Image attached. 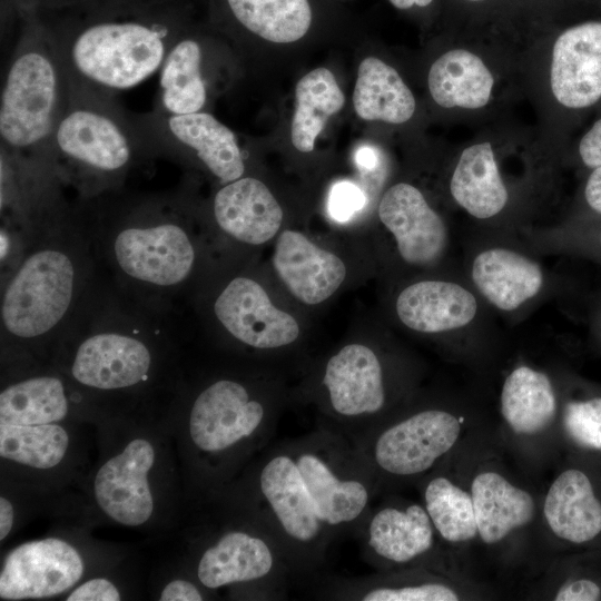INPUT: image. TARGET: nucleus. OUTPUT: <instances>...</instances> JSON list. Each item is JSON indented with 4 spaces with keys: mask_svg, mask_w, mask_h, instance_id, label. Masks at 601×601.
I'll use <instances>...</instances> for the list:
<instances>
[{
    "mask_svg": "<svg viewBox=\"0 0 601 601\" xmlns=\"http://www.w3.org/2000/svg\"><path fill=\"white\" fill-rule=\"evenodd\" d=\"M213 314L229 336L255 349L285 347L299 336L296 319L275 307L264 287L247 276L226 283L213 303Z\"/></svg>",
    "mask_w": 601,
    "mask_h": 601,
    "instance_id": "nucleus-14",
    "label": "nucleus"
},
{
    "mask_svg": "<svg viewBox=\"0 0 601 601\" xmlns=\"http://www.w3.org/2000/svg\"><path fill=\"white\" fill-rule=\"evenodd\" d=\"M161 601H201L204 595L199 588L190 581L177 579L169 582L161 591Z\"/></svg>",
    "mask_w": 601,
    "mask_h": 601,
    "instance_id": "nucleus-40",
    "label": "nucleus"
},
{
    "mask_svg": "<svg viewBox=\"0 0 601 601\" xmlns=\"http://www.w3.org/2000/svg\"><path fill=\"white\" fill-rule=\"evenodd\" d=\"M366 204V196L356 184L342 180L334 184L327 197L328 215L336 221L349 220Z\"/></svg>",
    "mask_w": 601,
    "mask_h": 601,
    "instance_id": "nucleus-37",
    "label": "nucleus"
},
{
    "mask_svg": "<svg viewBox=\"0 0 601 601\" xmlns=\"http://www.w3.org/2000/svg\"><path fill=\"white\" fill-rule=\"evenodd\" d=\"M554 572V571H553ZM545 588L548 599L555 601H598L601 600V581L592 575L549 571Z\"/></svg>",
    "mask_w": 601,
    "mask_h": 601,
    "instance_id": "nucleus-36",
    "label": "nucleus"
},
{
    "mask_svg": "<svg viewBox=\"0 0 601 601\" xmlns=\"http://www.w3.org/2000/svg\"><path fill=\"white\" fill-rule=\"evenodd\" d=\"M579 154L587 167H601V119L597 120L580 140Z\"/></svg>",
    "mask_w": 601,
    "mask_h": 601,
    "instance_id": "nucleus-39",
    "label": "nucleus"
},
{
    "mask_svg": "<svg viewBox=\"0 0 601 601\" xmlns=\"http://www.w3.org/2000/svg\"><path fill=\"white\" fill-rule=\"evenodd\" d=\"M247 491L298 580L317 574L337 538L354 534L378 496L355 446L318 427L268 445L252 469Z\"/></svg>",
    "mask_w": 601,
    "mask_h": 601,
    "instance_id": "nucleus-1",
    "label": "nucleus"
},
{
    "mask_svg": "<svg viewBox=\"0 0 601 601\" xmlns=\"http://www.w3.org/2000/svg\"><path fill=\"white\" fill-rule=\"evenodd\" d=\"M70 88L116 96L158 71L181 36L175 17H101L49 28Z\"/></svg>",
    "mask_w": 601,
    "mask_h": 601,
    "instance_id": "nucleus-5",
    "label": "nucleus"
},
{
    "mask_svg": "<svg viewBox=\"0 0 601 601\" xmlns=\"http://www.w3.org/2000/svg\"><path fill=\"white\" fill-rule=\"evenodd\" d=\"M471 422L444 404L401 407L354 444L378 495L420 482L470 440Z\"/></svg>",
    "mask_w": 601,
    "mask_h": 601,
    "instance_id": "nucleus-8",
    "label": "nucleus"
},
{
    "mask_svg": "<svg viewBox=\"0 0 601 601\" xmlns=\"http://www.w3.org/2000/svg\"><path fill=\"white\" fill-rule=\"evenodd\" d=\"M323 397L317 427L353 445L398 408L393 404L387 371L368 345L343 346L326 362L319 380Z\"/></svg>",
    "mask_w": 601,
    "mask_h": 601,
    "instance_id": "nucleus-10",
    "label": "nucleus"
},
{
    "mask_svg": "<svg viewBox=\"0 0 601 601\" xmlns=\"http://www.w3.org/2000/svg\"><path fill=\"white\" fill-rule=\"evenodd\" d=\"M427 83L439 106L479 109L489 102L494 79L480 57L465 49H453L433 62Z\"/></svg>",
    "mask_w": 601,
    "mask_h": 601,
    "instance_id": "nucleus-29",
    "label": "nucleus"
},
{
    "mask_svg": "<svg viewBox=\"0 0 601 601\" xmlns=\"http://www.w3.org/2000/svg\"><path fill=\"white\" fill-rule=\"evenodd\" d=\"M217 227L245 245H263L279 230L283 210L268 187L254 177L243 176L224 184L211 205Z\"/></svg>",
    "mask_w": 601,
    "mask_h": 601,
    "instance_id": "nucleus-23",
    "label": "nucleus"
},
{
    "mask_svg": "<svg viewBox=\"0 0 601 601\" xmlns=\"http://www.w3.org/2000/svg\"><path fill=\"white\" fill-rule=\"evenodd\" d=\"M598 335L601 341V315L599 316L598 324H597Z\"/></svg>",
    "mask_w": 601,
    "mask_h": 601,
    "instance_id": "nucleus-46",
    "label": "nucleus"
},
{
    "mask_svg": "<svg viewBox=\"0 0 601 601\" xmlns=\"http://www.w3.org/2000/svg\"><path fill=\"white\" fill-rule=\"evenodd\" d=\"M357 116L364 120L403 124L415 111V99L398 72L375 57L359 63L353 92Z\"/></svg>",
    "mask_w": 601,
    "mask_h": 601,
    "instance_id": "nucleus-30",
    "label": "nucleus"
},
{
    "mask_svg": "<svg viewBox=\"0 0 601 601\" xmlns=\"http://www.w3.org/2000/svg\"><path fill=\"white\" fill-rule=\"evenodd\" d=\"M273 264L290 294L307 305L329 298L346 276V267L338 256L290 229L278 236Z\"/></svg>",
    "mask_w": 601,
    "mask_h": 601,
    "instance_id": "nucleus-22",
    "label": "nucleus"
},
{
    "mask_svg": "<svg viewBox=\"0 0 601 601\" xmlns=\"http://www.w3.org/2000/svg\"><path fill=\"white\" fill-rule=\"evenodd\" d=\"M584 198L588 206L601 215V167L592 169L584 186Z\"/></svg>",
    "mask_w": 601,
    "mask_h": 601,
    "instance_id": "nucleus-41",
    "label": "nucleus"
},
{
    "mask_svg": "<svg viewBox=\"0 0 601 601\" xmlns=\"http://www.w3.org/2000/svg\"><path fill=\"white\" fill-rule=\"evenodd\" d=\"M174 331V313L132 299L97 272L55 346L70 351L69 373L78 385L131 390L149 380L157 347Z\"/></svg>",
    "mask_w": 601,
    "mask_h": 601,
    "instance_id": "nucleus-4",
    "label": "nucleus"
},
{
    "mask_svg": "<svg viewBox=\"0 0 601 601\" xmlns=\"http://www.w3.org/2000/svg\"><path fill=\"white\" fill-rule=\"evenodd\" d=\"M550 82L555 99L568 108H585L601 98V22H584L559 36Z\"/></svg>",
    "mask_w": 601,
    "mask_h": 601,
    "instance_id": "nucleus-21",
    "label": "nucleus"
},
{
    "mask_svg": "<svg viewBox=\"0 0 601 601\" xmlns=\"http://www.w3.org/2000/svg\"><path fill=\"white\" fill-rule=\"evenodd\" d=\"M470 275L480 295L502 312L516 311L535 298L545 280L536 260L502 246L480 250L472 259Z\"/></svg>",
    "mask_w": 601,
    "mask_h": 601,
    "instance_id": "nucleus-25",
    "label": "nucleus"
},
{
    "mask_svg": "<svg viewBox=\"0 0 601 601\" xmlns=\"http://www.w3.org/2000/svg\"><path fill=\"white\" fill-rule=\"evenodd\" d=\"M69 99L70 83L49 30L30 26L13 48L2 85L0 154L52 169L53 136Z\"/></svg>",
    "mask_w": 601,
    "mask_h": 601,
    "instance_id": "nucleus-7",
    "label": "nucleus"
},
{
    "mask_svg": "<svg viewBox=\"0 0 601 601\" xmlns=\"http://www.w3.org/2000/svg\"><path fill=\"white\" fill-rule=\"evenodd\" d=\"M594 244L597 245V248L601 254V228L599 230L598 236H595V238H594Z\"/></svg>",
    "mask_w": 601,
    "mask_h": 601,
    "instance_id": "nucleus-45",
    "label": "nucleus"
},
{
    "mask_svg": "<svg viewBox=\"0 0 601 601\" xmlns=\"http://www.w3.org/2000/svg\"><path fill=\"white\" fill-rule=\"evenodd\" d=\"M295 97L292 144L298 151L311 152L327 119L345 105V97L332 71L323 67L312 70L297 82Z\"/></svg>",
    "mask_w": 601,
    "mask_h": 601,
    "instance_id": "nucleus-32",
    "label": "nucleus"
},
{
    "mask_svg": "<svg viewBox=\"0 0 601 601\" xmlns=\"http://www.w3.org/2000/svg\"><path fill=\"white\" fill-rule=\"evenodd\" d=\"M76 201L98 273L132 299L175 313V299L198 257L185 198L175 190L136 194L124 188Z\"/></svg>",
    "mask_w": 601,
    "mask_h": 601,
    "instance_id": "nucleus-2",
    "label": "nucleus"
},
{
    "mask_svg": "<svg viewBox=\"0 0 601 601\" xmlns=\"http://www.w3.org/2000/svg\"><path fill=\"white\" fill-rule=\"evenodd\" d=\"M469 1H481V0H469Z\"/></svg>",
    "mask_w": 601,
    "mask_h": 601,
    "instance_id": "nucleus-47",
    "label": "nucleus"
},
{
    "mask_svg": "<svg viewBox=\"0 0 601 601\" xmlns=\"http://www.w3.org/2000/svg\"><path fill=\"white\" fill-rule=\"evenodd\" d=\"M63 189L41 193L24 209L26 248L1 282L6 343L56 345L96 276L90 235L77 201H69Z\"/></svg>",
    "mask_w": 601,
    "mask_h": 601,
    "instance_id": "nucleus-3",
    "label": "nucleus"
},
{
    "mask_svg": "<svg viewBox=\"0 0 601 601\" xmlns=\"http://www.w3.org/2000/svg\"><path fill=\"white\" fill-rule=\"evenodd\" d=\"M68 413L67 386L58 375H32L8 384L0 393V424H51Z\"/></svg>",
    "mask_w": 601,
    "mask_h": 601,
    "instance_id": "nucleus-31",
    "label": "nucleus"
},
{
    "mask_svg": "<svg viewBox=\"0 0 601 601\" xmlns=\"http://www.w3.org/2000/svg\"><path fill=\"white\" fill-rule=\"evenodd\" d=\"M559 426L574 445L601 452V395L564 401Z\"/></svg>",
    "mask_w": 601,
    "mask_h": 601,
    "instance_id": "nucleus-35",
    "label": "nucleus"
},
{
    "mask_svg": "<svg viewBox=\"0 0 601 601\" xmlns=\"http://www.w3.org/2000/svg\"><path fill=\"white\" fill-rule=\"evenodd\" d=\"M155 462L152 444L135 439L106 461L93 481V493L101 511L122 525L137 526L149 520L154 499L148 473Z\"/></svg>",
    "mask_w": 601,
    "mask_h": 601,
    "instance_id": "nucleus-18",
    "label": "nucleus"
},
{
    "mask_svg": "<svg viewBox=\"0 0 601 601\" xmlns=\"http://www.w3.org/2000/svg\"><path fill=\"white\" fill-rule=\"evenodd\" d=\"M120 593L116 585L104 578L91 579L75 589L67 601H118Z\"/></svg>",
    "mask_w": 601,
    "mask_h": 601,
    "instance_id": "nucleus-38",
    "label": "nucleus"
},
{
    "mask_svg": "<svg viewBox=\"0 0 601 601\" xmlns=\"http://www.w3.org/2000/svg\"><path fill=\"white\" fill-rule=\"evenodd\" d=\"M68 433L58 423L0 424V455L35 469H51L65 457Z\"/></svg>",
    "mask_w": 601,
    "mask_h": 601,
    "instance_id": "nucleus-34",
    "label": "nucleus"
},
{
    "mask_svg": "<svg viewBox=\"0 0 601 601\" xmlns=\"http://www.w3.org/2000/svg\"><path fill=\"white\" fill-rule=\"evenodd\" d=\"M395 308L407 328L442 334L469 326L479 313V302L462 284L430 279L405 287L396 298Z\"/></svg>",
    "mask_w": 601,
    "mask_h": 601,
    "instance_id": "nucleus-24",
    "label": "nucleus"
},
{
    "mask_svg": "<svg viewBox=\"0 0 601 601\" xmlns=\"http://www.w3.org/2000/svg\"><path fill=\"white\" fill-rule=\"evenodd\" d=\"M378 217L405 263L428 266L444 255L449 243L446 225L413 185L398 183L390 187L380 201Z\"/></svg>",
    "mask_w": 601,
    "mask_h": 601,
    "instance_id": "nucleus-19",
    "label": "nucleus"
},
{
    "mask_svg": "<svg viewBox=\"0 0 601 601\" xmlns=\"http://www.w3.org/2000/svg\"><path fill=\"white\" fill-rule=\"evenodd\" d=\"M463 477L472 495L477 542L499 552L533 531L540 500L494 459H474Z\"/></svg>",
    "mask_w": 601,
    "mask_h": 601,
    "instance_id": "nucleus-13",
    "label": "nucleus"
},
{
    "mask_svg": "<svg viewBox=\"0 0 601 601\" xmlns=\"http://www.w3.org/2000/svg\"><path fill=\"white\" fill-rule=\"evenodd\" d=\"M475 591L459 573L414 568L353 579L334 578L323 583L317 595L358 601H459L472 599Z\"/></svg>",
    "mask_w": 601,
    "mask_h": 601,
    "instance_id": "nucleus-16",
    "label": "nucleus"
},
{
    "mask_svg": "<svg viewBox=\"0 0 601 601\" xmlns=\"http://www.w3.org/2000/svg\"><path fill=\"white\" fill-rule=\"evenodd\" d=\"M541 524L558 543L588 546L601 539V494L584 469L560 470L540 500Z\"/></svg>",
    "mask_w": 601,
    "mask_h": 601,
    "instance_id": "nucleus-17",
    "label": "nucleus"
},
{
    "mask_svg": "<svg viewBox=\"0 0 601 601\" xmlns=\"http://www.w3.org/2000/svg\"><path fill=\"white\" fill-rule=\"evenodd\" d=\"M450 191L456 204L476 219H491L505 208L509 193L490 142L475 144L462 151Z\"/></svg>",
    "mask_w": 601,
    "mask_h": 601,
    "instance_id": "nucleus-28",
    "label": "nucleus"
},
{
    "mask_svg": "<svg viewBox=\"0 0 601 601\" xmlns=\"http://www.w3.org/2000/svg\"><path fill=\"white\" fill-rule=\"evenodd\" d=\"M225 1L238 24L270 42H295L311 28L313 13L308 0Z\"/></svg>",
    "mask_w": 601,
    "mask_h": 601,
    "instance_id": "nucleus-33",
    "label": "nucleus"
},
{
    "mask_svg": "<svg viewBox=\"0 0 601 601\" xmlns=\"http://www.w3.org/2000/svg\"><path fill=\"white\" fill-rule=\"evenodd\" d=\"M560 395L550 374L520 363L503 378L499 411L506 432L519 442L532 443L560 424Z\"/></svg>",
    "mask_w": 601,
    "mask_h": 601,
    "instance_id": "nucleus-20",
    "label": "nucleus"
},
{
    "mask_svg": "<svg viewBox=\"0 0 601 601\" xmlns=\"http://www.w3.org/2000/svg\"><path fill=\"white\" fill-rule=\"evenodd\" d=\"M440 541L452 556L477 542V528L471 492L450 461L416 483Z\"/></svg>",
    "mask_w": 601,
    "mask_h": 601,
    "instance_id": "nucleus-26",
    "label": "nucleus"
},
{
    "mask_svg": "<svg viewBox=\"0 0 601 601\" xmlns=\"http://www.w3.org/2000/svg\"><path fill=\"white\" fill-rule=\"evenodd\" d=\"M149 158L185 164L197 161L219 184L245 175L244 155L235 134L211 114H132Z\"/></svg>",
    "mask_w": 601,
    "mask_h": 601,
    "instance_id": "nucleus-12",
    "label": "nucleus"
},
{
    "mask_svg": "<svg viewBox=\"0 0 601 601\" xmlns=\"http://www.w3.org/2000/svg\"><path fill=\"white\" fill-rule=\"evenodd\" d=\"M277 420V406L258 395L256 388L221 377L194 397L188 433L194 447L207 457H238L266 447Z\"/></svg>",
    "mask_w": 601,
    "mask_h": 601,
    "instance_id": "nucleus-9",
    "label": "nucleus"
},
{
    "mask_svg": "<svg viewBox=\"0 0 601 601\" xmlns=\"http://www.w3.org/2000/svg\"><path fill=\"white\" fill-rule=\"evenodd\" d=\"M354 534L377 571L424 568L459 573L421 502L388 494L372 505Z\"/></svg>",
    "mask_w": 601,
    "mask_h": 601,
    "instance_id": "nucleus-11",
    "label": "nucleus"
},
{
    "mask_svg": "<svg viewBox=\"0 0 601 601\" xmlns=\"http://www.w3.org/2000/svg\"><path fill=\"white\" fill-rule=\"evenodd\" d=\"M354 160L361 170H373L378 161L377 152L370 146H361L354 154Z\"/></svg>",
    "mask_w": 601,
    "mask_h": 601,
    "instance_id": "nucleus-42",
    "label": "nucleus"
},
{
    "mask_svg": "<svg viewBox=\"0 0 601 601\" xmlns=\"http://www.w3.org/2000/svg\"><path fill=\"white\" fill-rule=\"evenodd\" d=\"M433 0H390V2L397 9H410L414 6L417 7H426L428 6Z\"/></svg>",
    "mask_w": 601,
    "mask_h": 601,
    "instance_id": "nucleus-44",
    "label": "nucleus"
},
{
    "mask_svg": "<svg viewBox=\"0 0 601 601\" xmlns=\"http://www.w3.org/2000/svg\"><path fill=\"white\" fill-rule=\"evenodd\" d=\"M83 562L68 542L48 538L11 550L0 572L2 600L39 599L61 594L82 577Z\"/></svg>",
    "mask_w": 601,
    "mask_h": 601,
    "instance_id": "nucleus-15",
    "label": "nucleus"
},
{
    "mask_svg": "<svg viewBox=\"0 0 601 601\" xmlns=\"http://www.w3.org/2000/svg\"><path fill=\"white\" fill-rule=\"evenodd\" d=\"M13 525V508L6 497L0 499V540L3 541Z\"/></svg>",
    "mask_w": 601,
    "mask_h": 601,
    "instance_id": "nucleus-43",
    "label": "nucleus"
},
{
    "mask_svg": "<svg viewBox=\"0 0 601 601\" xmlns=\"http://www.w3.org/2000/svg\"><path fill=\"white\" fill-rule=\"evenodd\" d=\"M200 39L183 33L169 49L160 69L154 110L184 115L204 111L209 90Z\"/></svg>",
    "mask_w": 601,
    "mask_h": 601,
    "instance_id": "nucleus-27",
    "label": "nucleus"
},
{
    "mask_svg": "<svg viewBox=\"0 0 601 601\" xmlns=\"http://www.w3.org/2000/svg\"><path fill=\"white\" fill-rule=\"evenodd\" d=\"M149 159L132 114L116 96L70 88L53 136L51 166L77 198L124 189L131 170Z\"/></svg>",
    "mask_w": 601,
    "mask_h": 601,
    "instance_id": "nucleus-6",
    "label": "nucleus"
}]
</instances>
